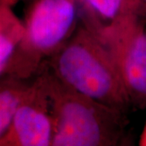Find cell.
<instances>
[{"label": "cell", "mask_w": 146, "mask_h": 146, "mask_svg": "<svg viewBox=\"0 0 146 146\" xmlns=\"http://www.w3.org/2000/svg\"><path fill=\"white\" fill-rule=\"evenodd\" d=\"M43 64L69 88L101 104L123 114L130 106L110 53L99 38L81 24Z\"/></svg>", "instance_id": "obj_1"}, {"label": "cell", "mask_w": 146, "mask_h": 146, "mask_svg": "<svg viewBox=\"0 0 146 146\" xmlns=\"http://www.w3.org/2000/svg\"><path fill=\"white\" fill-rule=\"evenodd\" d=\"M54 117L52 146H114L123 140V113L69 88L45 64Z\"/></svg>", "instance_id": "obj_2"}, {"label": "cell", "mask_w": 146, "mask_h": 146, "mask_svg": "<svg viewBox=\"0 0 146 146\" xmlns=\"http://www.w3.org/2000/svg\"><path fill=\"white\" fill-rule=\"evenodd\" d=\"M80 24L77 0H32L24 33L4 74L33 79Z\"/></svg>", "instance_id": "obj_3"}, {"label": "cell", "mask_w": 146, "mask_h": 146, "mask_svg": "<svg viewBox=\"0 0 146 146\" xmlns=\"http://www.w3.org/2000/svg\"><path fill=\"white\" fill-rule=\"evenodd\" d=\"M143 3L97 36L110 53L130 106L146 107V21Z\"/></svg>", "instance_id": "obj_4"}, {"label": "cell", "mask_w": 146, "mask_h": 146, "mask_svg": "<svg viewBox=\"0 0 146 146\" xmlns=\"http://www.w3.org/2000/svg\"><path fill=\"white\" fill-rule=\"evenodd\" d=\"M54 117L45 76L33 79L0 146H52Z\"/></svg>", "instance_id": "obj_5"}, {"label": "cell", "mask_w": 146, "mask_h": 146, "mask_svg": "<svg viewBox=\"0 0 146 146\" xmlns=\"http://www.w3.org/2000/svg\"><path fill=\"white\" fill-rule=\"evenodd\" d=\"M80 24L96 36L142 3V0H77Z\"/></svg>", "instance_id": "obj_6"}, {"label": "cell", "mask_w": 146, "mask_h": 146, "mask_svg": "<svg viewBox=\"0 0 146 146\" xmlns=\"http://www.w3.org/2000/svg\"><path fill=\"white\" fill-rule=\"evenodd\" d=\"M33 79H23L10 74L0 76V141L9 129Z\"/></svg>", "instance_id": "obj_7"}, {"label": "cell", "mask_w": 146, "mask_h": 146, "mask_svg": "<svg viewBox=\"0 0 146 146\" xmlns=\"http://www.w3.org/2000/svg\"><path fill=\"white\" fill-rule=\"evenodd\" d=\"M24 33V25L12 7L3 5L0 9V76L6 72Z\"/></svg>", "instance_id": "obj_8"}, {"label": "cell", "mask_w": 146, "mask_h": 146, "mask_svg": "<svg viewBox=\"0 0 146 146\" xmlns=\"http://www.w3.org/2000/svg\"><path fill=\"white\" fill-rule=\"evenodd\" d=\"M139 145L146 146V122L143 127V129L139 138Z\"/></svg>", "instance_id": "obj_9"}, {"label": "cell", "mask_w": 146, "mask_h": 146, "mask_svg": "<svg viewBox=\"0 0 146 146\" xmlns=\"http://www.w3.org/2000/svg\"><path fill=\"white\" fill-rule=\"evenodd\" d=\"M20 1H21V0H0V3L3 5L12 7L13 6L16 5V3H19Z\"/></svg>", "instance_id": "obj_10"}, {"label": "cell", "mask_w": 146, "mask_h": 146, "mask_svg": "<svg viewBox=\"0 0 146 146\" xmlns=\"http://www.w3.org/2000/svg\"><path fill=\"white\" fill-rule=\"evenodd\" d=\"M21 1H26V2H29H29L32 1V0H21Z\"/></svg>", "instance_id": "obj_11"}, {"label": "cell", "mask_w": 146, "mask_h": 146, "mask_svg": "<svg viewBox=\"0 0 146 146\" xmlns=\"http://www.w3.org/2000/svg\"><path fill=\"white\" fill-rule=\"evenodd\" d=\"M3 5V4H2V3H0V9H1V7H2V6Z\"/></svg>", "instance_id": "obj_12"}]
</instances>
